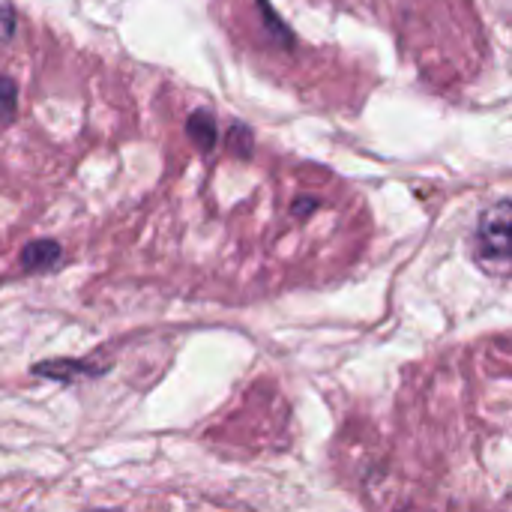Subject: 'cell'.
Wrapping results in <instances>:
<instances>
[{
	"label": "cell",
	"instance_id": "1",
	"mask_svg": "<svg viewBox=\"0 0 512 512\" xmlns=\"http://www.w3.org/2000/svg\"><path fill=\"white\" fill-rule=\"evenodd\" d=\"M510 201L501 198L495 207H489L480 216V228H477V249L480 258L489 261V267L507 270L510 267Z\"/></svg>",
	"mask_w": 512,
	"mask_h": 512
},
{
	"label": "cell",
	"instance_id": "3",
	"mask_svg": "<svg viewBox=\"0 0 512 512\" xmlns=\"http://www.w3.org/2000/svg\"><path fill=\"white\" fill-rule=\"evenodd\" d=\"M186 132H189L192 144H195L201 153L213 150V144H216V120H213L210 111H204V108L195 111V114L189 117V123H186Z\"/></svg>",
	"mask_w": 512,
	"mask_h": 512
},
{
	"label": "cell",
	"instance_id": "5",
	"mask_svg": "<svg viewBox=\"0 0 512 512\" xmlns=\"http://www.w3.org/2000/svg\"><path fill=\"white\" fill-rule=\"evenodd\" d=\"M12 30H15V12H12L9 0H0V36L3 39L12 36Z\"/></svg>",
	"mask_w": 512,
	"mask_h": 512
},
{
	"label": "cell",
	"instance_id": "4",
	"mask_svg": "<svg viewBox=\"0 0 512 512\" xmlns=\"http://www.w3.org/2000/svg\"><path fill=\"white\" fill-rule=\"evenodd\" d=\"M15 96H18L15 81L6 78V75H0V117L3 120H12L15 117Z\"/></svg>",
	"mask_w": 512,
	"mask_h": 512
},
{
	"label": "cell",
	"instance_id": "2",
	"mask_svg": "<svg viewBox=\"0 0 512 512\" xmlns=\"http://www.w3.org/2000/svg\"><path fill=\"white\" fill-rule=\"evenodd\" d=\"M57 261H60V246H57L54 240H36V243H30V246L24 249V255H21V264H24L27 270H33V273H45V270H51Z\"/></svg>",
	"mask_w": 512,
	"mask_h": 512
}]
</instances>
